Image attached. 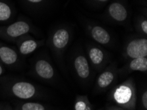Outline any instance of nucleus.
Here are the masks:
<instances>
[{
	"label": "nucleus",
	"instance_id": "obj_3",
	"mask_svg": "<svg viewBox=\"0 0 147 110\" xmlns=\"http://www.w3.org/2000/svg\"><path fill=\"white\" fill-rule=\"evenodd\" d=\"M70 40L69 31L65 28L57 29L50 39V46L52 52L58 60H61Z\"/></svg>",
	"mask_w": 147,
	"mask_h": 110
},
{
	"label": "nucleus",
	"instance_id": "obj_7",
	"mask_svg": "<svg viewBox=\"0 0 147 110\" xmlns=\"http://www.w3.org/2000/svg\"><path fill=\"white\" fill-rule=\"evenodd\" d=\"M17 50L0 42V63L7 67H15L20 62Z\"/></svg>",
	"mask_w": 147,
	"mask_h": 110
},
{
	"label": "nucleus",
	"instance_id": "obj_11",
	"mask_svg": "<svg viewBox=\"0 0 147 110\" xmlns=\"http://www.w3.org/2000/svg\"><path fill=\"white\" fill-rule=\"evenodd\" d=\"M116 71V65L114 63L102 72L97 79V85L98 88L100 89L108 88L115 80Z\"/></svg>",
	"mask_w": 147,
	"mask_h": 110
},
{
	"label": "nucleus",
	"instance_id": "obj_17",
	"mask_svg": "<svg viewBox=\"0 0 147 110\" xmlns=\"http://www.w3.org/2000/svg\"><path fill=\"white\" fill-rule=\"evenodd\" d=\"M87 96H78L75 104V110H85L87 105L90 104Z\"/></svg>",
	"mask_w": 147,
	"mask_h": 110
},
{
	"label": "nucleus",
	"instance_id": "obj_10",
	"mask_svg": "<svg viewBox=\"0 0 147 110\" xmlns=\"http://www.w3.org/2000/svg\"><path fill=\"white\" fill-rule=\"evenodd\" d=\"M73 67L80 78L85 80L90 74V65L86 57L82 53H77L73 58Z\"/></svg>",
	"mask_w": 147,
	"mask_h": 110
},
{
	"label": "nucleus",
	"instance_id": "obj_13",
	"mask_svg": "<svg viewBox=\"0 0 147 110\" xmlns=\"http://www.w3.org/2000/svg\"><path fill=\"white\" fill-rule=\"evenodd\" d=\"M108 13L114 21L122 22L127 18V11L123 5L119 2H114L109 6Z\"/></svg>",
	"mask_w": 147,
	"mask_h": 110
},
{
	"label": "nucleus",
	"instance_id": "obj_1",
	"mask_svg": "<svg viewBox=\"0 0 147 110\" xmlns=\"http://www.w3.org/2000/svg\"><path fill=\"white\" fill-rule=\"evenodd\" d=\"M112 99L122 109L135 110L136 107V90L133 80L129 79L118 85L112 92Z\"/></svg>",
	"mask_w": 147,
	"mask_h": 110
},
{
	"label": "nucleus",
	"instance_id": "obj_15",
	"mask_svg": "<svg viewBox=\"0 0 147 110\" xmlns=\"http://www.w3.org/2000/svg\"><path fill=\"white\" fill-rule=\"evenodd\" d=\"M13 10L6 1L0 0V23H5L11 19Z\"/></svg>",
	"mask_w": 147,
	"mask_h": 110
},
{
	"label": "nucleus",
	"instance_id": "obj_5",
	"mask_svg": "<svg viewBox=\"0 0 147 110\" xmlns=\"http://www.w3.org/2000/svg\"><path fill=\"white\" fill-rule=\"evenodd\" d=\"M9 90L15 97L20 99L28 100L37 95L36 87L32 83L26 81H16L9 86Z\"/></svg>",
	"mask_w": 147,
	"mask_h": 110
},
{
	"label": "nucleus",
	"instance_id": "obj_16",
	"mask_svg": "<svg viewBox=\"0 0 147 110\" xmlns=\"http://www.w3.org/2000/svg\"><path fill=\"white\" fill-rule=\"evenodd\" d=\"M15 110H46V107L40 103L26 102L20 104Z\"/></svg>",
	"mask_w": 147,
	"mask_h": 110
},
{
	"label": "nucleus",
	"instance_id": "obj_19",
	"mask_svg": "<svg viewBox=\"0 0 147 110\" xmlns=\"http://www.w3.org/2000/svg\"><path fill=\"white\" fill-rule=\"evenodd\" d=\"M141 100H142V105H143L144 108L146 109H147V92L146 91L144 92L143 94H142Z\"/></svg>",
	"mask_w": 147,
	"mask_h": 110
},
{
	"label": "nucleus",
	"instance_id": "obj_4",
	"mask_svg": "<svg viewBox=\"0 0 147 110\" xmlns=\"http://www.w3.org/2000/svg\"><path fill=\"white\" fill-rule=\"evenodd\" d=\"M123 56L127 59L139 57H147L146 38H135L126 44L123 50Z\"/></svg>",
	"mask_w": 147,
	"mask_h": 110
},
{
	"label": "nucleus",
	"instance_id": "obj_9",
	"mask_svg": "<svg viewBox=\"0 0 147 110\" xmlns=\"http://www.w3.org/2000/svg\"><path fill=\"white\" fill-rule=\"evenodd\" d=\"M87 55L92 65L98 69L103 68L108 61L107 53L96 46H89L87 48Z\"/></svg>",
	"mask_w": 147,
	"mask_h": 110
},
{
	"label": "nucleus",
	"instance_id": "obj_20",
	"mask_svg": "<svg viewBox=\"0 0 147 110\" xmlns=\"http://www.w3.org/2000/svg\"><path fill=\"white\" fill-rule=\"evenodd\" d=\"M44 0H26L28 3L31 4H39L43 2Z\"/></svg>",
	"mask_w": 147,
	"mask_h": 110
},
{
	"label": "nucleus",
	"instance_id": "obj_6",
	"mask_svg": "<svg viewBox=\"0 0 147 110\" xmlns=\"http://www.w3.org/2000/svg\"><path fill=\"white\" fill-rule=\"evenodd\" d=\"M15 44L17 45L19 55L24 56L30 55L40 47L43 46L44 42V40H36L27 34L20 38Z\"/></svg>",
	"mask_w": 147,
	"mask_h": 110
},
{
	"label": "nucleus",
	"instance_id": "obj_2",
	"mask_svg": "<svg viewBox=\"0 0 147 110\" xmlns=\"http://www.w3.org/2000/svg\"><path fill=\"white\" fill-rule=\"evenodd\" d=\"M32 32H34V29L30 23L19 20L8 25L0 26V38L15 43L23 36Z\"/></svg>",
	"mask_w": 147,
	"mask_h": 110
},
{
	"label": "nucleus",
	"instance_id": "obj_18",
	"mask_svg": "<svg viewBox=\"0 0 147 110\" xmlns=\"http://www.w3.org/2000/svg\"><path fill=\"white\" fill-rule=\"evenodd\" d=\"M141 29L142 32H143L144 34H147V21L146 19L142 21L141 22Z\"/></svg>",
	"mask_w": 147,
	"mask_h": 110
},
{
	"label": "nucleus",
	"instance_id": "obj_23",
	"mask_svg": "<svg viewBox=\"0 0 147 110\" xmlns=\"http://www.w3.org/2000/svg\"><path fill=\"white\" fill-rule=\"evenodd\" d=\"M85 110H92V105H91L90 103L87 105V106H86Z\"/></svg>",
	"mask_w": 147,
	"mask_h": 110
},
{
	"label": "nucleus",
	"instance_id": "obj_21",
	"mask_svg": "<svg viewBox=\"0 0 147 110\" xmlns=\"http://www.w3.org/2000/svg\"><path fill=\"white\" fill-rule=\"evenodd\" d=\"M106 110H126V109H122L121 107H117L112 106V107H108V108L106 109Z\"/></svg>",
	"mask_w": 147,
	"mask_h": 110
},
{
	"label": "nucleus",
	"instance_id": "obj_8",
	"mask_svg": "<svg viewBox=\"0 0 147 110\" xmlns=\"http://www.w3.org/2000/svg\"><path fill=\"white\" fill-rule=\"evenodd\" d=\"M33 71L38 77L44 80H52L55 75V71L52 64L44 58H38L35 61Z\"/></svg>",
	"mask_w": 147,
	"mask_h": 110
},
{
	"label": "nucleus",
	"instance_id": "obj_12",
	"mask_svg": "<svg viewBox=\"0 0 147 110\" xmlns=\"http://www.w3.org/2000/svg\"><path fill=\"white\" fill-rule=\"evenodd\" d=\"M89 34L92 38L100 44L108 45L111 42V36L105 28L100 26H88Z\"/></svg>",
	"mask_w": 147,
	"mask_h": 110
},
{
	"label": "nucleus",
	"instance_id": "obj_24",
	"mask_svg": "<svg viewBox=\"0 0 147 110\" xmlns=\"http://www.w3.org/2000/svg\"><path fill=\"white\" fill-rule=\"evenodd\" d=\"M0 110H11V109L9 108V107H3V108L0 107Z\"/></svg>",
	"mask_w": 147,
	"mask_h": 110
},
{
	"label": "nucleus",
	"instance_id": "obj_22",
	"mask_svg": "<svg viewBox=\"0 0 147 110\" xmlns=\"http://www.w3.org/2000/svg\"><path fill=\"white\" fill-rule=\"evenodd\" d=\"M4 73V68L3 65L0 63V77L2 75V74Z\"/></svg>",
	"mask_w": 147,
	"mask_h": 110
},
{
	"label": "nucleus",
	"instance_id": "obj_14",
	"mask_svg": "<svg viewBox=\"0 0 147 110\" xmlns=\"http://www.w3.org/2000/svg\"><path fill=\"white\" fill-rule=\"evenodd\" d=\"M126 72L147 71V57H139L130 59L128 64L124 67Z\"/></svg>",
	"mask_w": 147,
	"mask_h": 110
},
{
	"label": "nucleus",
	"instance_id": "obj_25",
	"mask_svg": "<svg viewBox=\"0 0 147 110\" xmlns=\"http://www.w3.org/2000/svg\"><path fill=\"white\" fill-rule=\"evenodd\" d=\"M97 1H98L100 2H106L107 1H108V0H97Z\"/></svg>",
	"mask_w": 147,
	"mask_h": 110
}]
</instances>
